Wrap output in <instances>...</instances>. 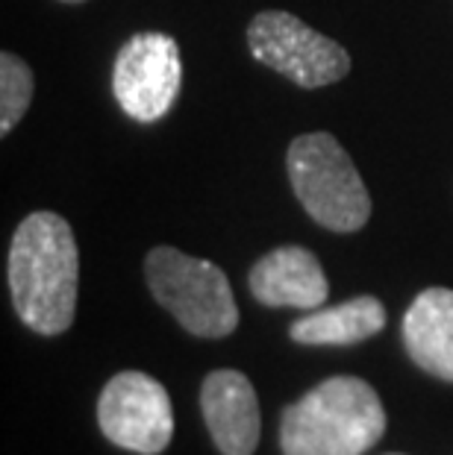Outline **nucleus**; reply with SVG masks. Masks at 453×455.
Wrapping results in <instances>:
<instances>
[{"label":"nucleus","instance_id":"1","mask_svg":"<svg viewBox=\"0 0 453 455\" xmlns=\"http://www.w3.org/2000/svg\"><path fill=\"white\" fill-rule=\"evenodd\" d=\"M6 276L27 329L47 338L69 332L80 288V250L69 220L56 212L27 215L9 244Z\"/></svg>","mask_w":453,"mask_h":455},{"label":"nucleus","instance_id":"2","mask_svg":"<svg viewBox=\"0 0 453 455\" xmlns=\"http://www.w3.org/2000/svg\"><path fill=\"white\" fill-rule=\"evenodd\" d=\"M380 394L360 376H330L279 418L283 455H362L383 438Z\"/></svg>","mask_w":453,"mask_h":455},{"label":"nucleus","instance_id":"3","mask_svg":"<svg viewBox=\"0 0 453 455\" xmlns=\"http://www.w3.org/2000/svg\"><path fill=\"white\" fill-rule=\"evenodd\" d=\"M286 171L295 197L318 227L360 232L371 218V195L348 150L330 132H306L288 144Z\"/></svg>","mask_w":453,"mask_h":455},{"label":"nucleus","instance_id":"4","mask_svg":"<svg viewBox=\"0 0 453 455\" xmlns=\"http://www.w3.org/2000/svg\"><path fill=\"white\" fill-rule=\"evenodd\" d=\"M144 279L153 299L198 338H227L239 326V306L227 274L215 261L153 247L144 259Z\"/></svg>","mask_w":453,"mask_h":455},{"label":"nucleus","instance_id":"5","mask_svg":"<svg viewBox=\"0 0 453 455\" xmlns=\"http://www.w3.org/2000/svg\"><path fill=\"white\" fill-rule=\"evenodd\" d=\"M247 51L301 89H321L351 74V56L339 42L279 9H265L250 21Z\"/></svg>","mask_w":453,"mask_h":455},{"label":"nucleus","instance_id":"6","mask_svg":"<svg viewBox=\"0 0 453 455\" xmlns=\"http://www.w3.org/2000/svg\"><path fill=\"white\" fill-rule=\"evenodd\" d=\"M98 426L115 447L159 455L174 438V409L166 385L142 371H121L98 396Z\"/></svg>","mask_w":453,"mask_h":455},{"label":"nucleus","instance_id":"7","mask_svg":"<svg viewBox=\"0 0 453 455\" xmlns=\"http://www.w3.org/2000/svg\"><path fill=\"white\" fill-rule=\"evenodd\" d=\"M182 83L180 44L166 33H136L115 56L112 94L139 124L162 121L177 103Z\"/></svg>","mask_w":453,"mask_h":455},{"label":"nucleus","instance_id":"8","mask_svg":"<svg viewBox=\"0 0 453 455\" xmlns=\"http://www.w3.org/2000/svg\"><path fill=\"white\" fill-rule=\"evenodd\" d=\"M204 411L212 443L221 455H254L263 435V414L254 385L245 373L221 367L200 385Z\"/></svg>","mask_w":453,"mask_h":455},{"label":"nucleus","instance_id":"9","mask_svg":"<svg viewBox=\"0 0 453 455\" xmlns=\"http://www.w3.org/2000/svg\"><path fill=\"white\" fill-rule=\"evenodd\" d=\"M250 294L268 308H321L330 294L324 267L312 250L286 244L250 267Z\"/></svg>","mask_w":453,"mask_h":455},{"label":"nucleus","instance_id":"10","mask_svg":"<svg viewBox=\"0 0 453 455\" xmlns=\"http://www.w3.org/2000/svg\"><path fill=\"white\" fill-rule=\"evenodd\" d=\"M403 347L424 373L453 382V291L424 288L403 315Z\"/></svg>","mask_w":453,"mask_h":455},{"label":"nucleus","instance_id":"11","mask_svg":"<svg viewBox=\"0 0 453 455\" xmlns=\"http://www.w3.org/2000/svg\"><path fill=\"white\" fill-rule=\"evenodd\" d=\"M385 326V306L377 297L362 294L330 308H312L288 326L295 344L306 347H351L380 335Z\"/></svg>","mask_w":453,"mask_h":455},{"label":"nucleus","instance_id":"12","mask_svg":"<svg viewBox=\"0 0 453 455\" xmlns=\"http://www.w3.org/2000/svg\"><path fill=\"white\" fill-rule=\"evenodd\" d=\"M33 71L12 51L0 53V132L9 135L33 103Z\"/></svg>","mask_w":453,"mask_h":455},{"label":"nucleus","instance_id":"13","mask_svg":"<svg viewBox=\"0 0 453 455\" xmlns=\"http://www.w3.org/2000/svg\"><path fill=\"white\" fill-rule=\"evenodd\" d=\"M60 4H85V0H60Z\"/></svg>","mask_w":453,"mask_h":455}]
</instances>
